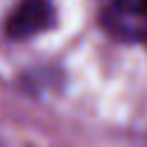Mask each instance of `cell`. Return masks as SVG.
<instances>
[{"label":"cell","mask_w":147,"mask_h":147,"mask_svg":"<svg viewBox=\"0 0 147 147\" xmlns=\"http://www.w3.org/2000/svg\"><path fill=\"white\" fill-rule=\"evenodd\" d=\"M55 23V9L51 0H21L5 23V32L11 39H30L51 30Z\"/></svg>","instance_id":"obj_1"},{"label":"cell","mask_w":147,"mask_h":147,"mask_svg":"<svg viewBox=\"0 0 147 147\" xmlns=\"http://www.w3.org/2000/svg\"><path fill=\"white\" fill-rule=\"evenodd\" d=\"M115 9L122 16H140L142 0H115Z\"/></svg>","instance_id":"obj_2"},{"label":"cell","mask_w":147,"mask_h":147,"mask_svg":"<svg viewBox=\"0 0 147 147\" xmlns=\"http://www.w3.org/2000/svg\"><path fill=\"white\" fill-rule=\"evenodd\" d=\"M140 16L145 18V39H147V0H142V11H140Z\"/></svg>","instance_id":"obj_3"}]
</instances>
